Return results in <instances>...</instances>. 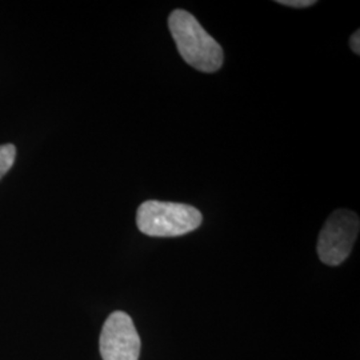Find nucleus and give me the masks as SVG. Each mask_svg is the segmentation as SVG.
<instances>
[{"label": "nucleus", "instance_id": "1", "mask_svg": "<svg viewBox=\"0 0 360 360\" xmlns=\"http://www.w3.org/2000/svg\"><path fill=\"white\" fill-rule=\"evenodd\" d=\"M168 28L186 63L206 74L220 70L224 60L223 50L193 13L184 10L172 11L168 18Z\"/></svg>", "mask_w": 360, "mask_h": 360}, {"label": "nucleus", "instance_id": "2", "mask_svg": "<svg viewBox=\"0 0 360 360\" xmlns=\"http://www.w3.org/2000/svg\"><path fill=\"white\" fill-rule=\"evenodd\" d=\"M203 221L202 212L193 206L147 200L136 212L139 231L154 238H174L195 231Z\"/></svg>", "mask_w": 360, "mask_h": 360}, {"label": "nucleus", "instance_id": "3", "mask_svg": "<svg viewBox=\"0 0 360 360\" xmlns=\"http://www.w3.org/2000/svg\"><path fill=\"white\" fill-rule=\"evenodd\" d=\"M359 217L349 210H336L323 226L318 255L327 266L342 264L351 254L359 233Z\"/></svg>", "mask_w": 360, "mask_h": 360}, {"label": "nucleus", "instance_id": "4", "mask_svg": "<svg viewBox=\"0 0 360 360\" xmlns=\"http://www.w3.org/2000/svg\"><path fill=\"white\" fill-rule=\"evenodd\" d=\"M99 346L103 360L139 359L141 338L129 314L115 311L107 318Z\"/></svg>", "mask_w": 360, "mask_h": 360}, {"label": "nucleus", "instance_id": "5", "mask_svg": "<svg viewBox=\"0 0 360 360\" xmlns=\"http://www.w3.org/2000/svg\"><path fill=\"white\" fill-rule=\"evenodd\" d=\"M16 158V147L13 144L0 146V179L11 169Z\"/></svg>", "mask_w": 360, "mask_h": 360}, {"label": "nucleus", "instance_id": "6", "mask_svg": "<svg viewBox=\"0 0 360 360\" xmlns=\"http://www.w3.org/2000/svg\"><path fill=\"white\" fill-rule=\"evenodd\" d=\"M276 3L285 7H292V8H307L316 4L315 0H278Z\"/></svg>", "mask_w": 360, "mask_h": 360}, {"label": "nucleus", "instance_id": "7", "mask_svg": "<svg viewBox=\"0 0 360 360\" xmlns=\"http://www.w3.org/2000/svg\"><path fill=\"white\" fill-rule=\"evenodd\" d=\"M349 47L352 52H355L356 55L360 53V31L358 30L351 38H349Z\"/></svg>", "mask_w": 360, "mask_h": 360}]
</instances>
